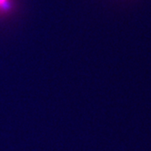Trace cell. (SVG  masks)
<instances>
[{"label": "cell", "mask_w": 151, "mask_h": 151, "mask_svg": "<svg viewBox=\"0 0 151 151\" xmlns=\"http://www.w3.org/2000/svg\"><path fill=\"white\" fill-rule=\"evenodd\" d=\"M14 8V4L12 0H8V1L0 5V15H7L12 12Z\"/></svg>", "instance_id": "cell-1"}, {"label": "cell", "mask_w": 151, "mask_h": 151, "mask_svg": "<svg viewBox=\"0 0 151 151\" xmlns=\"http://www.w3.org/2000/svg\"><path fill=\"white\" fill-rule=\"evenodd\" d=\"M6 1H8V0H0V5H2L3 3H5Z\"/></svg>", "instance_id": "cell-2"}]
</instances>
